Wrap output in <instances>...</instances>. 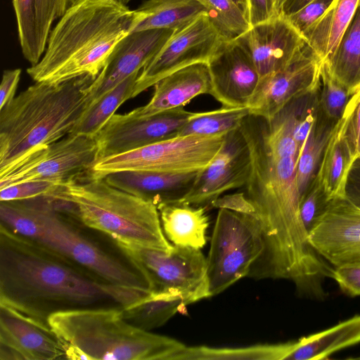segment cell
Segmentation results:
<instances>
[{"label": "cell", "instance_id": "cell-14", "mask_svg": "<svg viewBox=\"0 0 360 360\" xmlns=\"http://www.w3.org/2000/svg\"><path fill=\"white\" fill-rule=\"evenodd\" d=\"M322 63L307 44L286 66L260 77L248 106L250 114L270 119L292 101L316 92Z\"/></svg>", "mask_w": 360, "mask_h": 360}, {"label": "cell", "instance_id": "cell-13", "mask_svg": "<svg viewBox=\"0 0 360 360\" xmlns=\"http://www.w3.org/2000/svg\"><path fill=\"white\" fill-rule=\"evenodd\" d=\"M202 113L181 107L145 117H134L129 112L114 114L95 136L98 160L174 137L183 126Z\"/></svg>", "mask_w": 360, "mask_h": 360}, {"label": "cell", "instance_id": "cell-23", "mask_svg": "<svg viewBox=\"0 0 360 360\" xmlns=\"http://www.w3.org/2000/svg\"><path fill=\"white\" fill-rule=\"evenodd\" d=\"M153 86L149 102L130 111L133 116L145 117L184 107L198 96L210 94L211 79L208 65L197 63L186 67L162 78Z\"/></svg>", "mask_w": 360, "mask_h": 360}, {"label": "cell", "instance_id": "cell-32", "mask_svg": "<svg viewBox=\"0 0 360 360\" xmlns=\"http://www.w3.org/2000/svg\"><path fill=\"white\" fill-rule=\"evenodd\" d=\"M187 302L179 297H149L122 307L124 319L133 326L149 331L164 325L178 311H181Z\"/></svg>", "mask_w": 360, "mask_h": 360}, {"label": "cell", "instance_id": "cell-12", "mask_svg": "<svg viewBox=\"0 0 360 360\" xmlns=\"http://www.w3.org/2000/svg\"><path fill=\"white\" fill-rule=\"evenodd\" d=\"M225 39L202 14L174 32L153 58L141 70L134 98L167 75L197 63H208Z\"/></svg>", "mask_w": 360, "mask_h": 360}, {"label": "cell", "instance_id": "cell-6", "mask_svg": "<svg viewBox=\"0 0 360 360\" xmlns=\"http://www.w3.org/2000/svg\"><path fill=\"white\" fill-rule=\"evenodd\" d=\"M84 227L98 231L116 246L172 248L166 238L156 205L89 173L59 184L49 195Z\"/></svg>", "mask_w": 360, "mask_h": 360}, {"label": "cell", "instance_id": "cell-41", "mask_svg": "<svg viewBox=\"0 0 360 360\" xmlns=\"http://www.w3.org/2000/svg\"><path fill=\"white\" fill-rule=\"evenodd\" d=\"M210 207L218 209H226L238 213L256 214V210L246 194L236 193L224 195L212 201Z\"/></svg>", "mask_w": 360, "mask_h": 360}, {"label": "cell", "instance_id": "cell-43", "mask_svg": "<svg viewBox=\"0 0 360 360\" xmlns=\"http://www.w3.org/2000/svg\"><path fill=\"white\" fill-rule=\"evenodd\" d=\"M20 75L21 70L19 68L4 71L0 85V109L15 97Z\"/></svg>", "mask_w": 360, "mask_h": 360}, {"label": "cell", "instance_id": "cell-4", "mask_svg": "<svg viewBox=\"0 0 360 360\" xmlns=\"http://www.w3.org/2000/svg\"><path fill=\"white\" fill-rule=\"evenodd\" d=\"M0 224L102 282L150 293L143 276L108 252L80 229L82 224L49 196L1 201Z\"/></svg>", "mask_w": 360, "mask_h": 360}, {"label": "cell", "instance_id": "cell-27", "mask_svg": "<svg viewBox=\"0 0 360 360\" xmlns=\"http://www.w3.org/2000/svg\"><path fill=\"white\" fill-rule=\"evenodd\" d=\"M136 12L131 32L155 29L176 32L207 13L199 0H146Z\"/></svg>", "mask_w": 360, "mask_h": 360}, {"label": "cell", "instance_id": "cell-24", "mask_svg": "<svg viewBox=\"0 0 360 360\" xmlns=\"http://www.w3.org/2000/svg\"><path fill=\"white\" fill-rule=\"evenodd\" d=\"M199 172L165 173L122 171L104 176L110 185L153 202L179 201L192 186Z\"/></svg>", "mask_w": 360, "mask_h": 360}, {"label": "cell", "instance_id": "cell-44", "mask_svg": "<svg viewBox=\"0 0 360 360\" xmlns=\"http://www.w3.org/2000/svg\"><path fill=\"white\" fill-rule=\"evenodd\" d=\"M345 198L360 207V157L354 161L347 180Z\"/></svg>", "mask_w": 360, "mask_h": 360}, {"label": "cell", "instance_id": "cell-9", "mask_svg": "<svg viewBox=\"0 0 360 360\" xmlns=\"http://www.w3.org/2000/svg\"><path fill=\"white\" fill-rule=\"evenodd\" d=\"M117 247L146 278L152 295L179 297L188 304L211 297L207 259L200 249L174 245L170 250Z\"/></svg>", "mask_w": 360, "mask_h": 360}, {"label": "cell", "instance_id": "cell-47", "mask_svg": "<svg viewBox=\"0 0 360 360\" xmlns=\"http://www.w3.org/2000/svg\"><path fill=\"white\" fill-rule=\"evenodd\" d=\"M233 1L235 3H236L247 14V11H248L247 0H233Z\"/></svg>", "mask_w": 360, "mask_h": 360}, {"label": "cell", "instance_id": "cell-39", "mask_svg": "<svg viewBox=\"0 0 360 360\" xmlns=\"http://www.w3.org/2000/svg\"><path fill=\"white\" fill-rule=\"evenodd\" d=\"M334 0H311L299 11L285 16L292 26L303 34L326 11Z\"/></svg>", "mask_w": 360, "mask_h": 360}, {"label": "cell", "instance_id": "cell-35", "mask_svg": "<svg viewBox=\"0 0 360 360\" xmlns=\"http://www.w3.org/2000/svg\"><path fill=\"white\" fill-rule=\"evenodd\" d=\"M221 36L234 40L245 33L251 25L245 12L233 0H199Z\"/></svg>", "mask_w": 360, "mask_h": 360}, {"label": "cell", "instance_id": "cell-45", "mask_svg": "<svg viewBox=\"0 0 360 360\" xmlns=\"http://www.w3.org/2000/svg\"><path fill=\"white\" fill-rule=\"evenodd\" d=\"M348 136L356 159L360 157V89L357 91L356 104L349 122Z\"/></svg>", "mask_w": 360, "mask_h": 360}, {"label": "cell", "instance_id": "cell-16", "mask_svg": "<svg viewBox=\"0 0 360 360\" xmlns=\"http://www.w3.org/2000/svg\"><path fill=\"white\" fill-rule=\"evenodd\" d=\"M250 169L248 148L238 127L226 133L216 157L198 172L179 201L193 206H208L224 193L245 186Z\"/></svg>", "mask_w": 360, "mask_h": 360}, {"label": "cell", "instance_id": "cell-18", "mask_svg": "<svg viewBox=\"0 0 360 360\" xmlns=\"http://www.w3.org/2000/svg\"><path fill=\"white\" fill-rule=\"evenodd\" d=\"M207 65L210 95L223 107H248L260 77L245 49L236 39L224 40Z\"/></svg>", "mask_w": 360, "mask_h": 360}, {"label": "cell", "instance_id": "cell-1", "mask_svg": "<svg viewBox=\"0 0 360 360\" xmlns=\"http://www.w3.org/2000/svg\"><path fill=\"white\" fill-rule=\"evenodd\" d=\"M299 113L298 105L291 103L270 119L249 114L239 127L250 159L246 195L255 207L264 241L256 264L273 278H300L322 264L300 214V149L295 139Z\"/></svg>", "mask_w": 360, "mask_h": 360}, {"label": "cell", "instance_id": "cell-49", "mask_svg": "<svg viewBox=\"0 0 360 360\" xmlns=\"http://www.w3.org/2000/svg\"><path fill=\"white\" fill-rule=\"evenodd\" d=\"M276 0H274V6H275V3H276ZM274 9H275V8H274Z\"/></svg>", "mask_w": 360, "mask_h": 360}, {"label": "cell", "instance_id": "cell-42", "mask_svg": "<svg viewBox=\"0 0 360 360\" xmlns=\"http://www.w3.org/2000/svg\"><path fill=\"white\" fill-rule=\"evenodd\" d=\"M247 15L251 26L275 15L274 0H247Z\"/></svg>", "mask_w": 360, "mask_h": 360}, {"label": "cell", "instance_id": "cell-20", "mask_svg": "<svg viewBox=\"0 0 360 360\" xmlns=\"http://www.w3.org/2000/svg\"><path fill=\"white\" fill-rule=\"evenodd\" d=\"M174 32L155 29L131 32L125 36L95 80L91 105L131 75L141 72Z\"/></svg>", "mask_w": 360, "mask_h": 360}, {"label": "cell", "instance_id": "cell-15", "mask_svg": "<svg viewBox=\"0 0 360 360\" xmlns=\"http://www.w3.org/2000/svg\"><path fill=\"white\" fill-rule=\"evenodd\" d=\"M314 250L333 268L360 264V207L330 201L308 232Z\"/></svg>", "mask_w": 360, "mask_h": 360}, {"label": "cell", "instance_id": "cell-36", "mask_svg": "<svg viewBox=\"0 0 360 360\" xmlns=\"http://www.w3.org/2000/svg\"><path fill=\"white\" fill-rule=\"evenodd\" d=\"M321 86L319 105L328 120L336 122L341 117L351 95L331 75L325 62L321 68Z\"/></svg>", "mask_w": 360, "mask_h": 360}, {"label": "cell", "instance_id": "cell-19", "mask_svg": "<svg viewBox=\"0 0 360 360\" xmlns=\"http://www.w3.org/2000/svg\"><path fill=\"white\" fill-rule=\"evenodd\" d=\"M248 53L260 77L290 63L307 44L285 15L257 23L236 39Z\"/></svg>", "mask_w": 360, "mask_h": 360}, {"label": "cell", "instance_id": "cell-2", "mask_svg": "<svg viewBox=\"0 0 360 360\" xmlns=\"http://www.w3.org/2000/svg\"><path fill=\"white\" fill-rule=\"evenodd\" d=\"M141 296L101 281L0 224V304L48 322L58 311L124 307Z\"/></svg>", "mask_w": 360, "mask_h": 360}, {"label": "cell", "instance_id": "cell-5", "mask_svg": "<svg viewBox=\"0 0 360 360\" xmlns=\"http://www.w3.org/2000/svg\"><path fill=\"white\" fill-rule=\"evenodd\" d=\"M96 77L34 82L0 109V170L34 147L71 134L91 104Z\"/></svg>", "mask_w": 360, "mask_h": 360}, {"label": "cell", "instance_id": "cell-46", "mask_svg": "<svg viewBox=\"0 0 360 360\" xmlns=\"http://www.w3.org/2000/svg\"><path fill=\"white\" fill-rule=\"evenodd\" d=\"M311 0H276L275 3V14L287 16L307 5Z\"/></svg>", "mask_w": 360, "mask_h": 360}, {"label": "cell", "instance_id": "cell-10", "mask_svg": "<svg viewBox=\"0 0 360 360\" xmlns=\"http://www.w3.org/2000/svg\"><path fill=\"white\" fill-rule=\"evenodd\" d=\"M226 133L174 136L98 160L89 174L94 177L122 171L165 173L200 172L216 157Z\"/></svg>", "mask_w": 360, "mask_h": 360}, {"label": "cell", "instance_id": "cell-28", "mask_svg": "<svg viewBox=\"0 0 360 360\" xmlns=\"http://www.w3.org/2000/svg\"><path fill=\"white\" fill-rule=\"evenodd\" d=\"M359 0H334L323 15L303 34L322 62L335 51L349 24Z\"/></svg>", "mask_w": 360, "mask_h": 360}, {"label": "cell", "instance_id": "cell-30", "mask_svg": "<svg viewBox=\"0 0 360 360\" xmlns=\"http://www.w3.org/2000/svg\"><path fill=\"white\" fill-rule=\"evenodd\" d=\"M288 348L289 342L243 347L185 346L169 360H283Z\"/></svg>", "mask_w": 360, "mask_h": 360}, {"label": "cell", "instance_id": "cell-31", "mask_svg": "<svg viewBox=\"0 0 360 360\" xmlns=\"http://www.w3.org/2000/svg\"><path fill=\"white\" fill-rule=\"evenodd\" d=\"M140 72L131 75L93 103L72 133L95 136L116 110L125 101L134 98Z\"/></svg>", "mask_w": 360, "mask_h": 360}, {"label": "cell", "instance_id": "cell-48", "mask_svg": "<svg viewBox=\"0 0 360 360\" xmlns=\"http://www.w3.org/2000/svg\"><path fill=\"white\" fill-rule=\"evenodd\" d=\"M78 0H70V5L77 1ZM117 2L120 3L122 5L127 6L131 0H116Z\"/></svg>", "mask_w": 360, "mask_h": 360}, {"label": "cell", "instance_id": "cell-8", "mask_svg": "<svg viewBox=\"0 0 360 360\" xmlns=\"http://www.w3.org/2000/svg\"><path fill=\"white\" fill-rule=\"evenodd\" d=\"M264 250L262 224L256 214L219 209L206 257L211 297L248 276Z\"/></svg>", "mask_w": 360, "mask_h": 360}, {"label": "cell", "instance_id": "cell-26", "mask_svg": "<svg viewBox=\"0 0 360 360\" xmlns=\"http://www.w3.org/2000/svg\"><path fill=\"white\" fill-rule=\"evenodd\" d=\"M360 343V314L325 330L289 342L283 360L328 359L330 356Z\"/></svg>", "mask_w": 360, "mask_h": 360}, {"label": "cell", "instance_id": "cell-21", "mask_svg": "<svg viewBox=\"0 0 360 360\" xmlns=\"http://www.w3.org/2000/svg\"><path fill=\"white\" fill-rule=\"evenodd\" d=\"M356 98L357 92L350 96L341 117L334 123L314 177L328 202L345 197L347 177L355 160L348 126Z\"/></svg>", "mask_w": 360, "mask_h": 360}, {"label": "cell", "instance_id": "cell-38", "mask_svg": "<svg viewBox=\"0 0 360 360\" xmlns=\"http://www.w3.org/2000/svg\"><path fill=\"white\" fill-rule=\"evenodd\" d=\"M328 203L321 187L314 178L300 201V214L308 232Z\"/></svg>", "mask_w": 360, "mask_h": 360}, {"label": "cell", "instance_id": "cell-22", "mask_svg": "<svg viewBox=\"0 0 360 360\" xmlns=\"http://www.w3.org/2000/svg\"><path fill=\"white\" fill-rule=\"evenodd\" d=\"M70 0H12L24 58L34 65L46 50L53 22L60 19Z\"/></svg>", "mask_w": 360, "mask_h": 360}, {"label": "cell", "instance_id": "cell-33", "mask_svg": "<svg viewBox=\"0 0 360 360\" xmlns=\"http://www.w3.org/2000/svg\"><path fill=\"white\" fill-rule=\"evenodd\" d=\"M334 123L321 122L317 117L303 144L296 164V179L301 199L316 176Z\"/></svg>", "mask_w": 360, "mask_h": 360}, {"label": "cell", "instance_id": "cell-17", "mask_svg": "<svg viewBox=\"0 0 360 360\" xmlns=\"http://www.w3.org/2000/svg\"><path fill=\"white\" fill-rule=\"evenodd\" d=\"M65 358L49 323L0 304V360H53Z\"/></svg>", "mask_w": 360, "mask_h": 360}, {"label": "cell", "instance_id": "cell-37", "mask_svg": "<svg viewBox=\"0 0 360 360\" xmlns=\"http://www.w3.org/2000/svg\"><path fill=\"white\" fill-rule=\"evenodd\" d=\"M58 185L47 181H31L11 185L0 189V202L49 196Z\"/></svg>", "mask_w": 360, "mask_h": 360}, {"label": "cell", "instance_id": "cell-11", "mask_svg": "<svg viewBox=\"0 0 360 360\" xmlns=\"http://www.w3.org/2000/svg\"><path fill=\"white\" fill-rule=\"evenodd\" d=\"M98 159L95 136L70 134L30 150L0 170V189L31 181L61 184L89 173Z\"/></svg>", "mask_w": 360, "mask_h": 360}, {"label": "cell", "instance_id": "cell-7", "mask_svg": "<svg viewBox=\"0 0 360 360\" xmlns=\"http://www.w3.org/2000/svg\"><path fill=\"white\" fill-rule=\"evenodd\" d=\"M48 323L68 359L169 360L186 346L133 326L124 319L120 306L58 311Z\"/></svg>", "mask_w": 360, "mask_h": 360}, {"label": "cell", "instance_id": "cell-25", "mask_svg": "<svg viewBox=\"0 0 360 360\" xmlns=\"http://www.w3.org/2000/svg\"><path fill=\"white\" fill-rule=\"evenodd\" d=\"M157 207L164 233L172 245L195 249L205 246L209 226L205 206L172 201Z\"/></svg>", "mask_w": 360, "mask_h": 360}, {"label": "cell", "instance_id": "cell-3", "mask_svg": "<svg viewBox=\"0 0 360 360\" xmlns=\"http://www.w3.org/2000/svg\"><path fill=\"white\" fill-rule=\"evenodd\" d=\"M136 17L116 0H78L51 30L39 61L27 69L34 82L60 83L97 77L117 44L132 30Z\"/></svg>", "mask_w": 360, "mask_h": 360}, {"label": "cell", "instance_id": "cell-40", "mask_svg": "<svg viewBox=\"0 0 360 360\" xmlns=\"http://www.w3.org/2000/svg\"><path fill=\"white\" fill-rule=\"evenodd\" d=\"M330 278L345 295L360 296V264L333 267Z\"/></svg>", "mask_w": 360, "mask_h": 360}, {"label": "cell", "instance_id": "cell-34", "mask_svg": "<svg viewBox=\"0 0 360 360\" xmlns=\"http://www.w3.org/2000/svg\"><path fill=\"white\" fill-rule=\"evenodd\" d=\"M250 114L248 107L220 108L202 112V115L183 126L174 136L190 135H215L238 128Z\"/></svg>", "mask_w": 360, "mask_h": 360}, {"label": "cell", "instance_id": "cell-29", "mask_svg": "<svg viewBox=\"0 0 360 360\" xmlns=\"http://www.w3.org/2000/svg\"><path fill=\"white\" fill-rule=\"evenodd\" d=\"M324 62L351 96L360 89V0L338 47Z\"/></svg>", "mask_w": 360, "mask_h": 360}]
</instances>
